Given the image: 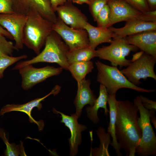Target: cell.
Here are the masks:
<instances>
[{
    "mask_svg": "<svg viewBox=\"0 0 156 156\" xmlns=\"http://www.w3.org/2000/svg\"><path fill=\"white\" fill-rule=\"evenodd\" d=\"M117 100L116 95H109L107 103L109 107V122L107 128V132L112 139L110 145L112 146L118 156H122L121 149L117 140L115 133V125L116 114Z\"/></svg>",
    "mask_w": 156,
    "mask_h": 156,
    "instance_id": "cell-21",
    "label": "cell"
},
{
    "mask_svg": "<svg viewBox=\"0 0 156 156\" xmlns=\"http://www.w3.org/2000/svg\"><path fill=\"white\" fill-rule=\"evenodd\" d=\"M108 95L106 88L100 84L99 96L92 105L88 106L86 109L87 117L93 123L96 124L99 122L100 119L98 115V112L99 108L104 109V114L106 115H107L109 113L107 107Z\"/></svg>",
    "mask_w": 156,
    "mask_h": 156,
    "instance_id": "cell-20",
    "label": "cell"
},
{
    "mask_svg": "<svg viewBox=\"0 0 156 156\" xmlns=\"http://www.w3.org/2000/svg\"><path fill=\"white\" fill-rule=\"evenodd\" d=\"M109 0H93L89 5L90 11L95 21L97 15Z\"/></svg>",
    "mask_w": 156,
    "mask_h": 156,
    "instance_id": "cell-29",
    "label": "cell"
},
{
    "mask_svg": "<svg viewBox=\"0 0 156 156\" xmlns=\"http://www.w3.org/2000/svg\"><path fill=\"white\" fill-rule=\"evenodd\" d=\"M137 107L140 117L138 123L141 130L142 136L136 150V153L140 156L156 155V136L151 123L149 111L145 109L140 101L139 96L133 100Z\"/></svg>",
    "mask_w": 156,
    "mask_h": 156,
    "instance_id": "cell-5",
    "label": "cell"
},
{
    "mask_svg": "<svg viewBox=\"0 0 156 156\" xmlns=\"http://www.w3.org/2000/svg\"><path fill=\"white\" fill-rule=\"evenodd\" d=\"M96 132L100 139V144L99 147L92 149V153L90 155L97 156H110L108 149L109 145L111 142L110 134L106 133L105 129L101 127L99 128Z\"/></svg>",
    "mask_w": 156,
    "mask_h": 156,
    "instance_id": "cell-24",
    "label": "cell"
},
{
    "mask_svg": "<svg viewBox=\"0 0 156 156\" xmlns=\"http://www.w3.org/2000/svg\"><path fill=\"white\" fill-rule=\"evenodd\" d=\"M63 69L61 67L47 66L37 68L32 64L27 65L18 70L21 77V87L24 90H29L47 79L59 75Z\"/></svg>",
    "mask_w": 156,
    "mask_h": 156,
    "instance_id": "cell-9",
    "label": "cell"
},
{
    "mask_svg": "<svg viewBox=\"0 0 156 156\" xmlns=\"http://www.w3.org/2000/svg\"><path fill=\"white\" fill-rule=\"evenodd\" d=\"M138 49L136 46L127 43L123 38H116L113 39L109 46H103L95 50V57L108 60L112 66H119L121 68L127 66L132 62L126 57L131 51H137Z\"/></svg>",
    "mask_w": 156,
    "mask_h": 156,
    "instance_id": "cell-6",
    "label": "cell"
},
{
    "mask_svg": "<svg viewBox=\"0 0 156 156\" xmlns=\"http://www.w3.org/2000/svg\"><path fill=\"white\" fill-rule=\"evenodd\" d=\"M145 13L150 16L156 17V10H150Z\"/></svg>",
    "mask_w": 156,
    "mask_h": 156,
    "instance_id": "cell-38",
    "label": "cell"
},
{
    "mask_svg": "<svg viewBox=\"0 0 156 156\" xmlns=\"http://www.w3.org/2000/svg\"><path fill=\"white\" fill-rule=\"evenodd\" d=\"M6 38L0 34V56H12L13 53L16 49L14 44L11 41H8Z\"/></svg>",
    "mask_w": 156,
    "mask_h": 156,
    "instance_id": "cell-28",
    "label": "cell"
},
{
    "mask_svg": "<svg viewBox=\"0 0 156 156\" xmlns=\"http://www.w3.org/2000/svg\"><path fill=\"white\" fill-rule=\"evenodd\" d=\"M69 48L61 37L53 31L47 38L43 50L32 59L19 61L12 70H18L28 64L40 62L55 63L63 69L68 70L67 55Z\"/></svg>",
    "mask_w": 156,
    "mask_h": 156,
    "instance_id": "cell-2",
    "label": "cell"
},
{
    "mask_svg": "<svg viewBox=\"0 0 156 156\" xmlns=\"http://www.w3.org/2000/svg\"></svg>",
    "mask_w": 156,
    "mask_h": 156,
    "instance_id": "cell-40",
    "label": "cell"
},
{
    "mask_svg": "<svg viewBox=\"0 0 156 156\" xmlns=\"http://www.w3.org/2000/svg\"><path fill=\"white\" fill-rule=\"evenodd\" d=\"M27 57L26 55H23L17 57L10 56H0V79L4 77V73L7 68L20 60Z\"/></svg>",
    "mask_w": 156,
    "mask_h": 156,
    "instance_id": "cell-26",
    "label": "cell"
},
{
    "mask_svg": "<svg viewBox=\"0 0 156 156\" xmlns=\"http://www.w3.org/2000/svg\"><path fill=\"white\" fill-rule=\"evenodd\" d=\"M144 52L141 51L133 55V57L131 60L132 62L134 61L139 58Z\"/></svg>",
    "mask_w": 156,
    "mask_h": 156,
    "instance_id": "cell-36",
    "label": "cell"
},
{
    "mask_svg": "<svg viewBox=\"0 0 156 156\" xmlns=\"http://www.w3.org/2000/svg\"><path fill=\"white\" fill-rule=\"evenodd\" d=\"M95 64L97 70L96 81L106 88L109 95H116L117 91L127 88L142 93L155 92L154 89H147L137 86L130 82L117 67L105 64L97 60Z\"/></svg>",
    "mask_w": 156,
    "mask_h": 156,
    "instance_id": "cell-4",
    "label": "cell"
},
{
    "mask_svg": "<svg viewBox=\"0 0 156 156\" xmlns=\"http://www.w3.org/2000/svg\"><path fill=\"white\" fill-rule=\"evenodd\" d=\"M95 50L90 46L70 50L67 55L68 63L69 65L78 62L90 61L95 57Z\"/></svg>",
    "mask_w": 156,
    "mask_h": 156,
    "instance_id": "cell-23",
    "label": "cell"
},
{
    "mask_svg": "<svg viewBox=\"0 0 156 156\" xmlns=\"http://www.w3.org/2000/svg\"><path fill=\"white\" fill-rule=\"evenodd\" d=\"M109 28L114 34V39L122 38L146 31L156 30V22L133 20L127 22L125 25L122 27L116 28L111 27Z\"/></svg>",
    "mask_w": 156,
    "mask_h": 156,
    "instance_id": "cell-18",
    "label": "cell"
},
{
    "mask_svg": "<svg viewBox=\"0 0 156 156\" xmlns=\"http://www.w3.org/2000/svg\"><path fill=\"white\" fill-rule=\"evenodd\" d=\"M90 80L85 79L77 83V93L73 103L76 108L75 114L78 118L83 107L87 105H92L97 98L90 88Z\"/></svg>",
    "mask_w": 156,
    "mask_h": 156,
    "instance_id": "cell-17",
    "label": "cell"
},
{
    "mask_svg": "<svg viewBox=\"0 0 156 156\" xmlns=\"http://www.w3.org/2000/svg\"><path fill=\"white\" fill-rule=\"evenodd\" d=\"M0 34L2 35L6 38L14 40L13 38L10 34L5 29L0 25Z\"/></svg>",
    "mask_w": 156,
    "mask_h": 156,
    "instance_id": "cell-34",
    "label": "cell"
},
{
    "mask_svg": "<svg viewBox=\"0 0 156 156\" xmlns=\"http://www.w3.org/2000/svg\"><path fill=\"white\" fill-rule=\"evenodd\" d=\"M53 30L61 37L69 50L89 46L88 34L85 29L71 28L58 17L53 24Z\"/></svg>",
    "mask_w": 156,
    "mask_h": 156,
    "instance_id": "cell-10",
    "label": "cell"
},
{
    "mask_svg": "<svg viewBox=\"0 0 156 156\" xmlns=\"http://www.w3.org/2000/svg\"><path fill=\"white\" fill-rule=\"evenodd\" d=\"M26 20V15L15 12L0 14V25L12 36L16 50L23 47V31Z\"/></svg>",
    "mask_w": 156,
    "mask_h": 156,
    "instance_id": "cell-12",
    "label": "cell"
},
{
    "mask_svg": "<svg viewBox=\"0 0 156 156\" xmlns=\"http://www.w3.org/2000/svg\"><path fill=\"white\" fill-rule=\"evenodd\" d=\"M137 107L128 100L117 101L115 125L116 138L127 156H135L142 136L138 123Z\"/></svg>",
    "mask_w": 156,
    "mask_h": 156,
    "instance_id": "cell-1",
    "label": "cell"
},
{
    "mask_svg": "<svg viewBox=\"0 0 156 156\" xmlns=\"http://www.w3.org/2000/svg\"><path fill=\"white\" fill-rule=\"evenodd\" d=\"M93 0H90V2H91Z\"/></svg>",
    "mask_w": 156,
    "mask_h": 156,
    "instance_id": "cell-39",
    "label": "cell"
},
{
    "mask_svg": "<svg viewBox=\"0 0 156 156\" xmlns=\"http://www.w3.org/2000/svg\"><path fill=\"white\" fill-rule=\"evenodd\" d=\"M26 16L23 31V44L38 55L53 31V23L35 10L30 11Z\"/></svg>",
    "mask_w": 156,
    "mask_h": 156,
    "instance_id": "cell-3",
    "label": "cell"
},
{
    "mask_svg": "<svg viewBox=\"0 0 156 156\" xmlns=\"http://www.w3.org/2000/svg\"><path fill=\"white\" fill-rule=\"evenodd\" d=\"M156 62V57L144 53L139 58L120 71L130 82L138 86L141 83V79L146 80L150 77L156 80L154 70Z\"/></svg>",
    "mask_w": 156,
    "mask_h": 156,
    "instance_id": "cell-7",
    "label": "cell"
},
{
    "mask_svg": "<svg viewBox=\"0 0 156 156\" xmlns=\"http://www.w3.org/2000/svg\"><path fill=\"white\" fill-rule=\"evenodd\" d=\"M13 12L12 0H0V14Z\"/></svg>",
    "mask_w": 156,
    "mask_h": 156,
    "instance_id": "cell-32",
    "label": "cell"
},
{
    "mask_svg": "<svg viewBox=\"0 0 156 156\" xmlns=\"http://www.w3.org/2000/svg\"><path fill=\"white\" fill-rule=\"evenodd\" d=\"M150 10H156V0H146Z\"/></svg>",
    "mask_w": 156,
    "mask_h": 156,
    "instance_id": "cell-35",
    "label": "cell"
},
{
    "mask_svg": "<svg viewBox=\"0 0 156 156\" xmlns=\"http://www.w3.org/2000/svg\"><path fill=\"white\" fill-rule=\"evenodd\" d=\"M72 1L73 2L79 4L86 3L89 5L90 3V0H72Z\"/></svg>",
    "mask_w": 156,
    "mask_h": 156,
    "instance_id": "cell-37",
    "label": "cell"
},
{
    "mask_svg": "<svg viewBox=\"0 0 156 156\" xmlns=\"http://www.w3.org/2000/svg\"><path fill=\"white\" fill-rule=\"evenodd\" d=\"M14 12L26 15L34 10L53 23L57 17L51 6L50 0H12Z\"/></svg>",
    "mask_w": 156,
    "mask_h": 156,
    "instance_id": "cell-11",
    "label": "cell"
},
{
    "mask_svg": "<svg viewBox=\"0 0 156 156\" xmlns=\"http://www.w3.org/2000/svg\"><path fill=\"white\" fill-rule=\"evenodd\" d=\"M70 0L56 9L57 17L64 23L75 29H84L88 22L86 16L78 8L69 2Z\"/></svg>",
    "mask_w": 156,
    "mask_h": 156,
    "instance_id": "cell-15",
    "label": "cell"
},
{
    "mask_svg": "<svg viewBox=\"0 0 156 156\" xmlns=\"http://www.w3.org/2000/svg\"><path fill=\"white\" fill-rule=\"evenodd\" d=\"M84 29L87 31L90 47L93 49L100 44L104 43H111L115 37L114 33L109 28L95 27L88 22Z\"/></svg>",
    "mask_w": 156,
    "mask_h": 156,
    "instance_id": "cell-19",
    "label": "cell"
},
{
    "mask_svg": "<svg viewBox=\"0 0 156 156\" xmlns=\"http://www.w3.org/2000/svg\"><path fill=\"white\" fill-rule=\"evenodd\" d=\"M110 17V10L107 4L98 14L95 21L97 26L103 28H108Z\"/></svg>",
    "mask_w": 156,
    "mask_h": 156,
    "instance_id": "cell-27",
    "label": "cell"
},
{
    "mask_svg": "<svg viewBox=\"0 0 156 156\" xmlns=\"http://www.w3.org/2000/svg\"><path fill=\"white\" fill-rule=\"evenodd\" d=\"M127 43L134 45L144 53L156 57V30H149L126 36Z\"/></svg>",
    "mask_w": 156,
    "mask_h": 156,
    "instance_id": "cell-16",
    "label": "cell"
},
{
    "mask_svg": "<svg viewBox=\"0 0 156 156\" xmlns=\"http://www.w3.org/2000/svg\"><path fill=\"white\" fill-rule=\"evenodd\" d=\"M133 7L144 13L150 10L146 0H124Z\"/></svg>",
    "mask_w": 156,
    "mask_h": 156,
    "instance_id": "cell-30",
    "label": "cell"
},
{
    "mask_svg": "<svg viewBox=\"0 0 156 156\" xmlns=\"http://www.w3.org/2000/svg\"><path fill=\"white\" fill-rule=\"evenodd\" d=\"M53 110L55 114L60 115L61 120L60 122L64 124L70 130L71 134L70 137L68 139L70 155L74 156L77 154L78 146L82 142L81 132L87 128L85 125L78 122V118L75 114L68 116L55 108Z\"/></svg>",
    "mask_w": 156,
    "mask_h": 156,
    "instance_id": "cell-14",
    "label": "cell"
},
{
    "mask_svg": "<svg viewBox=\"0 0 156 156\" xmlns=\"http://www.w3.org/2000/svg\"><path fill=\"white\" fill-rule=\"evenodd\" d=\"M140 98L144 107L150 112H155L156 102L140 94Z\"/></svg>",
    "mask_w": 156,
    "mask_h": 156,
    "instance_id": "cell-31",
    "label": "cell"
},
{
    "mask_svg": "<svg viewBox=\"0 0 156 156\" xmlns=\"http://www.w3.org/2000/svg\"><path fill=\"white\" fill-rule=\"evenodd\" d=\"M70 0H50L52 8L53 10L55 12L57 8L62 5Z\"/></svg>",
    "mask_w": 156,
    "mask_h": 156,
    "instance_id": "cell-33",
    "label": "cell"
},
{
    "mask_svg": "<svg viewBox=\"0 0 156 156\" xmlns=\"http://www.w3.org/2000/svg\"><path fill=\"white\" fill-rule=\"evenodd\" d=\"M110 10V17L108 28L122 21L135 20L156 22V17L142 12L124 0H109L107 3Z\"/></svg>",
    "mask_w": 156,
    "mask_h": 156,
    "instance_id": "cell-8",
    "label": "cell"
},
{
    "mask_svg": "<svg viewBox=\"0 0 156 156\" xmlns=\"http://www.w3.org/2000/svg\"><path fill=\"white\" fill-rule=\"evenodd\" d=\"M94 68L91 61L75 62L69 65L68 70L77 83L85 79L86 75L91 73Z\"/></svg>",
    "mask_w": 156,
    "mask_h": 156,
    "instance_id": "cell-22",
    "label": "cell"
},
{
    "mask_svg": "<svg viewBox=\"0 0 156 156\" xmlns=\"http://www.w3.org/2000/svg\"><path fill=\"white\" fill-rule=\"evenodd\" d=\"M0 137L2 139L3 142L6 146V149L4 151V154L5 156H17L21 154V153L23 152L22 151L23 148V146L21 147L19 145H16L15 143H10L9 142L7 138L5 133L3 129L0 128Z\"/></svg>",
    "mask_w": 156,
    "mask_h": 156,
    "instance_id": "cell-25",
    "label": "cell"
},
{
    "mask_svg": "<svg viewBox=\"0 0 156 156\" xmlns=\"http://www.w3.org/2000/svg\"><path fill=\"white\" fill-rule=\"evenodd\" d=\"M61 89L60 86L56 85L49 94L42 97L36 98L22 104H13L6 105L1 109L0 115L3 116L7 113L14 111L24 112L29 116V121L31 123L36 124L39 130H42L43 128L44 123L42 120L36 121L32 117L31 115L32 110L35 107H36L39 110L41 109L42 107L41 102L51 95L55 96L60 91Z\"/></svg>",
    "mask_w": 156,
    "mask_h": 156,
    "instance_id": "cell-13",
    "label": "cell"
}]
</instances>
